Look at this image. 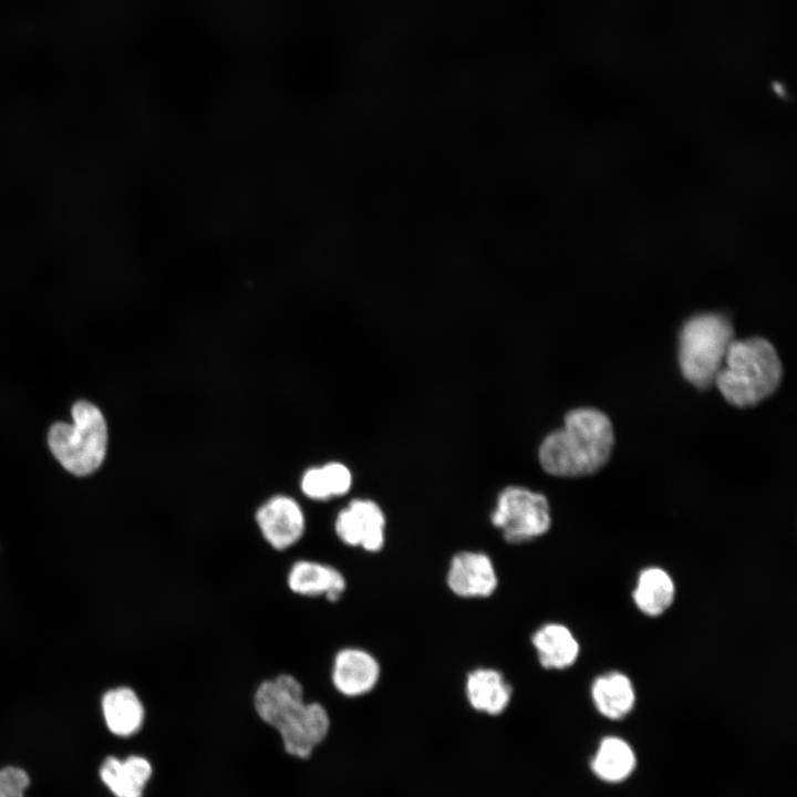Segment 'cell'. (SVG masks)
I'll return each instance as SVG.
<instances>
[{"mask_svg": "<svg viewBox=\"0 0 797 797\" xmlns=\"http://www.w3.org/2000/svg\"><path fill=\"white\" fill-rule=\"evenodd\" d=\"M614 443L609 417L596 408H576L563 426L548 434L539 448V462L550 475L579 477L596 473L609 459Z\"/></svg>", "mask_w": 797, "mask_h": 797, "instance_id": "6da1fadb", "label": "cell"}, {"mask_svg": "<svg viewBox=\"0 0 797 797\" xmlns=\"http://www.w3.org/2000/svg\"><path fill=\"white\" fill-rule=\"evenodd\" d=\"M782 375V363L770 342L758 337L734 339L714 383L729 404L747 407L772 395Z\"/></svg>", "mask_w": 797, "mask_h": 797, "instance_id": "7a4b0ae2", "label": "cell"}, {"mask_svg": "<svg viewBox=\"0 0 797 797\" xmlns=\"http://www.w3.org/2000/svg\"><path fill=\"white\" fill-rule=\"evenodd\" d=\"M733 340L732 323L721 313H702L689 319L679 343V364L685 380L697 389L714 383Z\"/></svg>", "mask_w": 797, "mask_h": 797, "instance_id": "3957f363", "label": "cell"}, {"mask_svg": "<svg viewBox=\"0 0 797 797\" xmlns=\"http://www.w3.org/2000/svg\"><path fill=\"white\" fill-rule=\"evenodd\" d=\"M73 423H55L48 442L61 465L74 475L93 473L102 464L107 446V427L102 412L79 401L72 407Z\"/></svg>", "mask_w": 797, "mask_h": 797, "instance_id": "277c9868", "label": "cell"}, {"mask_svg": "<svg viewBox=\"0 0 797 797\" xmlns=\"http://www.w3.org/2000/svg\"><path fill=\"white\" fill-rule=\"evenodd\" d=\"M490 521L501 531L506 541L510 544L530 541L542 536L550 528L549 503L540 493L509 486L498 495Z\"/></svg>", "mask_w": 797, "mask_h": 797, "instance_id": "5b68a950", "label": "cell"}, {"mask_svg": "<svg viewBox=\"0 0 797 797\" xmlns=\"http://www.w3.org/2000/svg\"><path fill=\"white\" fill-rule=\"evenodd\" d=\"M331 722L327 708L319 702L298 701L284 707L271 728L278 733L287 755L308 759L329 735Z\"/></svg>", "mask_w": 797, "mask_h": 797, "instance_id": "8992f818", "label": "cell"}, {"mask_svg": "<svg viewBox=\"0 0 797 797\" xmlns=\"http://www.w3.org/2000/svg\"><path fill=\"white\" fill-rule=\"evenodd\" d=\"M255 518L263 540L278 551L293 547L306 531L301 506L287 495L269 498L257 509Z\"/></svg>", "mask_w": 797, "mask_h": 797, "instance_id": "52a82bcc", "label": "cell"}, {"mask_svg": "<svg viewBox=\"0 0 797 797\" xmlns=\"http://www.w3.org/2000/svg\"><path fill=\"white\" fill-rule=\"evenodd\" d=\"M334 531L344 545L375 552L384 546L385 517L375 501L353 499L339 511Z\"/></svg>", "mask_w": 797, "mask_h": 797, "instance_id": "ba28073f", "label": "cell"}, {"mask_svg": "<svg viewBox=\"0 0 797 797\" xmlns=\"http://www.w3.org/2000/svg\"><path fill=\"white\" fill-rule=\"evenodd\" d=\"M447 586L462 598H486L497 588V573L490 558L478 551H462L453 557Z\"/></svg>", "mask_w": 797, "mask_h": 797, "instance_id": "9c48e42d", "label": "cell"}, {"mask_svg": "<svg viewBox=\"0 0 797 797\" xmlns=\"http://www.w3.org/2000/svg\"><path fill=\"white\" fill-rule=\"evenodd\" d=\"M380 673V664L371 653L359 648H344L333 659L331 681L340 694L358 697L374 689Z\"/></svg>", "mask_w": 797, "mask_h": 797, "instance_id": "30bf717a", "label": "cell"}, {"mask_svg": "<svg viewBox=\"0 0 797 797\" xmlns=\"http://www.w3.org/2000/svg\"><path fill=\"white\" fill-rule=\"evenodd\" d=\"M287 586L298 596H323L330 602H337L345 591L346 581L343 573L333 566L300 559L291 565L287 573Z\"/></svg>", "mask_w": 797, "mask_h": 797, "instance_id": "8fae6325", "label": "cell"}, {"mask_svg": "<svg viewBox=\"0 0 797 797\" xmlns=\"http://www.w3.org/2000/svg\"><path fill=\"white\" fill-rule=\"evenodd\" d=\"M152 775V764L138 755L125 759L110 756L100 769L101 779L115 797H143Z\"/></svg>", "mask_w": 797, "mask_h": 797, "instance_id": "7c38bea8", "label": "cell"}, {"mask_svg": "<svg viewBox=\"0 0 797 797\" xmlns=\"http://www.w3.org/2000/svg\"><path fill=\"white\" fill-rule=\"evenodd\" d=\"M465 692L470 706L488 715L501 714L510 703L513 689L494 669H477L466 679Z\"/></svg>", "mask_w": 797, "mask_h": 797, "instance_id": "4fadbf2b", "label": "cell"}, {"mask_svg": "<svg viewBox=\"0 0 797 797\" xmlns=\"http://www.w3.org/2000/svg\"><path fill=\"white\" fill-rule=\"evenodd\" d=\"M102 711L106 726L117 736L134 735L144 724V705L131 687L121 686L106 692L102 698Z\"/></svg>", "mask_w": 797, "mask_h": 797, "instance_id": "5bb4252c", "label": "cell"}, {"mask_svg": "<svg viewBox=\"0 0 797 797\" xmlns=\"http://www.w3.org/2000/svg\"><path fill=\"white\" fill-rule=\"evenodd\" d=\"M538 660L545 669L563 670L572 665L579 654V644L570 630L559 623H548L532 635Z\"/></svg>", "mask_w": 797, "mask_h": 797, "instance_id": "9a60e30c", "label": "cell"}, {"mask_svg": "<svg viewBox=\"0 0 797 797\" xmlns=\"http://www.w3.org/2000/svg\"><path fill=\"white\" fill-rule=\"evenodd\" d=\"M635 767L636 756L633 748L618 736H607L601 739L590 762L593 775L609 784L624 782Z\"/></svg>", "mask_w": 797, "mask_h": 797, "instance_id": "2e32d148", "label": "cell"}, {"mask_svg": "<svg viewBox=\"0 0 797 797\" xmlns=\"http://www.w3.org/2000/svg\"><path fill=\"white\" fill-rule=\"evenodd\" d=\"M591 695L598 712L610 720L625 717L635 703L631 681L619 672L598 677L592 684Z\"/></svg>", "mask_w": 797, "mask_h": 797, "instance_id": "e0dca14e", "label": "cell"}, {"mask_svg": "<svg viewBox=\"0 0 797 797\" xmlns=\"http://www.w3.org/2000/svg\"><path fill=\"white\" fill-rule=\"evenodd\" d=\"M674 583L660 568L643 570L633 591L636 607L650 617L662 614L673 602Z\"/></svg>", "mask_w": 797, "mask_h": 797, "instance_id": "ac0fdd59", "label": "cell"}, {"mask_svg": "<svg viewBox=\"0 0 797 797\" xmlns=\"http://www.w3.org/2000/svg\"><path fill=\"white\" fill-rule=\"evenodd\" d=\"M352 485V475L341 463L331 462L322 467L309 468L302 476V493L314 500H327L346 494Z\"/></svg>", "mask_w": 797, "mask_h": 797, "instance_id": "d6986e66", "label": "cell"}, {"mask_svg": "<svg viewBox=\"0 0 797 797\" xmlns=\"http://www.w3.org/2000/svg\"><path fill=\"white\" fill-rule=\"evenodd\" d=\"M29 782V776L21 768L11 766L1 768L0 797H24Z\"/></svg>", "mask_w": 797, "mask_h": 797, "instance_id": "ffe728a7", "label": "cell"}]
</instances>
